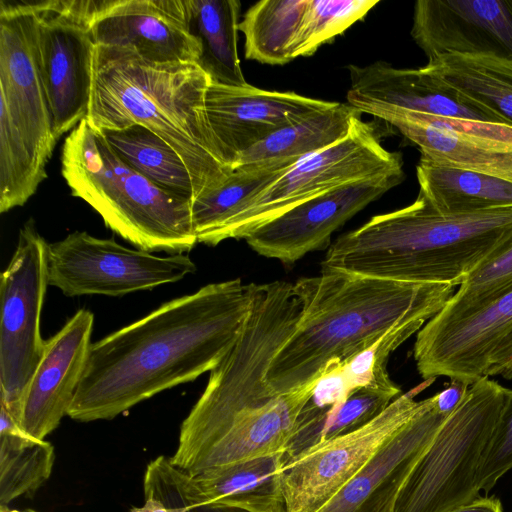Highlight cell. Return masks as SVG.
Listing matches in <instances>:
<instances>
[{"instance_id": "13", "label": "cell", "mask_w": 512, "mask_h": 512, "mask_svg": "<svg viewBox=\"0 0 512 512\" xmlns=\"http://www.w3.org/2000/svg\"><path fill=\"white\" fill-rule=\"evenodd\" d=\"M48 283L69 297H119L178 282L196 271L184 253L158 256L76 231L48 243Z\"/></svg>"}, {"instance_id": "38", "label": "cell", "mask_w": 512, "mask_h": 512, "mask_svg": "<svg viewBox=\"0 0 512 512\" xmlns=\"http://www.w3.org/2000/svg\"><path fill=\"white\" fill-rule=\"evenodd\" d=\"M486 376H501L505 379H512V330L495 348Z\"/></svg>"}, {"instance_id": "11", "label": "cell", "mask_w": 512, "mask_h": 512, "mask_svg": "<svg viewBox=\"0 0 512 512\" xmlns=\"http://www.w3.org/2000/svg\"><path fill=\"white\" fill-rule=\"evenodd\" d=\"M435 378L399 395L364 426L285 457L279 481L286 512H317L423 406L415 396Z\"/></svg>"}, {"instance_id": "1", "label": "cell", "mask_w": 512, "mask_h": 512, "mask_svg": "<svg viewBox=\"0 0 512 512\" xmlns=\"http://www.w3.org/2000/svg\"><path fill=\"white\" fill-rule=\"evenodd\" d=\"M300 304L293 284L252 283V302L230 351L180 426L173 466L191 477L238 463L285 454L312 397L313 382L276 394L268 368L293 333Z\"/></svg>"}, {"instance_id": "33", "label": "cell", "mask_w": 512, "mask_h": 512, "mask_svg": "<svg viewBox=\"0 0 512 512\" xmlns=\"http://www.w3.org/2000/svg\"><path fill=\"white\" fill-rule=\"evenodd\" d=\"M379 1L308 0L306 12L292 46V58L312 55L362 19Z\"/></svg>"}, {"instance_id": "41", "label": "cell", "mask_w": 512, "mask_h": 512, "mask_svg": "<svg viewBox=\"0 0 512 512\" xmlns=\"http://www.w3.org/2000/svg\"><path fill=\"white\" fill-rule=\"evenodd\" d=\"M130 512H170L160 501L154 498H145L141 507H134Z\"/></svg>"}, {"instance_id": "4", "label": "cell", "mask_w": 512, "mask_h": 512, "mask_svg": "<svg viewBox=\"0 0 512 512\" xmlns=\"http://www.w3.org/2000/svg\"><path fill=\"white\" fill-rule=\"evenodd\" d=\"M210 82L198 63H155L131 48L95 44L85 119L96 131L137 124L163 139L187 166L194 201L233 172L208 120Z\"/></svg>"}, {"instance_id": "10", "label": "cell", "mask_w": 512, "mask_h": 512, "mask_svg": "<svg viewBox=\"0 0 512 512\" xmlns=\"http://www.w3.org/2000/svg\"><path fill=\"white\" fill-rule=\"evenodd\" d=\"M47 254L48 243L29 219L0 277V406L18 424L24 394L45 347L40 321L49 286Z\"/></svg>"}, {"instance_id": "31", "label": "cell", "mask_w": 512, "mask_h": 512, "mask_svg": "<svg viewBox=\"0 0 512 512\" xmlns=\"http://www.w3.org/2000/svg\"><path fill=\"white\" fill-rule=\"evenodd\" d=\"M290 166L236 168L219 188L195 199L192 202V223L197 242L206 245L218 229Z\"/></svg>"}, {"instance_id": "24", "label": "cell", "mask_w": 512, "mask_h": 512, "mask_svg": "<svg viewBox=\"0 0 512 512\" xmlns=\"http://www.w3.org/2000/svg\"><path fill=\"white\" fill-rule=\"evenodd\" d=\"M421 196L441 214H470L512 208V182L420 157L416 167Z\"/></svg>"}, {"instance_id": "42", "label": "cell", "mask_w": 512, "mask_h": 512, "mask_svg": "<svg viewBox=\"0 0 512 512\" xmlns=\"http://www.w3.org/2000/svg\"><path fill=\"white\" fill-rule=\"evenodd\" d=\"M272 512H286L284 502L277 506Z\"/></svg>"}, {"instance_id": "26", "label": "cell", "mask_w": 512, "mask_h": 512, "mask_svg": "<svg viewBox=\"0 0 512 512\" xmlns=\"http://www.w3.org/2000/svg\"><path fill=\"white\" fill-rule=\"evenodd\" d=\"M193 33L201 40L198 64L212 82L230 86L247 84L238 56V0H189Z\"/></svg>"}, {"instance_id": "25", "label": "cell", "mask_w": 512, "mask_h": 512, "mask_svg": "<svg viewBox=\"0 0 512 512\" xmlns=\"http://www.w3.org/2000/svg\"><path fill=\"white\" fill-rule=\"evenodd\" d=\"M284 453L238 463L194 477L189 484L203 501L218 502L248 510L272 512L283 503L279 475Z\"/></svg>"}, {"instance_id": "15", "label": "cell", "mask_w": 512, "mask_h": 512, "mask_svg": "<svg viewBox=\"0 0 512 512\" xmlns=\"http://www.w3.org/2000/svg\"><path fill=\"white\" fill-rule=\"evenodd\" d=\"M404 178L399 170L334 188L257 226L244 239L262 256L295 263L328 247L338 228Z\"/></svg>"}, {"instance_id": "32", "label": "cell", "mask_w": 512, "mask_h": 512, "mask_svg": "<svg viewBox=\"0 0 512 512\" xmlns=\"http://www.w3.org/2000/svg\"><path fill=\"white\" fill-rule=\"evenodd\" d=\"M400 393L397 385H369L355 390L345 401L322 411L309 425L301 428L292 439L285 457L364 426L382 413Z\"/></svg>"}, {"instance_id": "23", "label": "cell", "mask_w": 512, "mask_h": 512, "mask_svg": "<svg viewBox=\"0 0 512 512\" xmlns=\"http://www.w3.org/2000/svg\"><path fill=\"white\" fill-rule=\"evenodd\" d=\"M361 114L348 103L333 102L330 107L275 131L244 151L237 158L233 170L293 165L346 137Z\"/></svg>"}, {"instance_id": "16", "label": "cell", "mask_w": 512, "mask_h": 512, "mask_svg": "<svg viewBox=\"0 0 512 512\" xmlns=\"http://www.w3.org/2000/svg\"><path fill=\"white\" fill-rule=\"evenodd\" d=\"M96 45L131 48L155 63H198L189 0H104L92 23Z\"/></svg>"}, {"instance_id": "7", "label": "cell", "mask_w": 512, "mask_h": 512, "mask_svg": "<svg viewBox=\"0 0 512 512\" xmlns=\"http://www.w3.org/2000/svg\"><path fill=\"white\" fill-rule=\"evenodd\" d=\"M31 1H0V212L47 178L57 137L40 73Z\"/></svg>"}, {"instance_id": "21", "label": "cell", "mask_w": 512, "mask_h": 512, "mask_svg": "<svg viewBox=\"0 0 512 512\" xmlns=\"http://www.w3.org/2000/svg\"><path fill=\"white\" fill-rule=\"evenodd\" d=\"M348 70L351 84L347 102L357 110L367 105H387L434 116L509 125L423 67L403 69L375 61L365 66L349 65Z\"/></svg>"}, {"instance_id": "39", "label": "cell", "mask_w": 512, "mask_h": 512, "mask_svg": "<svg viewBox=\"0 0 512 512\" xmlns=\"http://www.w3.org/2000/svg\"><path fill=\"white\" fill-rule=\"evenodd\" d=\"M470 385L462 380L450 379L446 387L435 394L438 410L445 415H450L460 404Z\"/></svg>"}, {"instance_id": "5", "label": "cell", "mask_w": 512, "mask_h": 512, "mask_svg": "<svg viewBox=\"0 0 512 512\" xmlns=\"http://www.w3.org/2000/svg\"><path fill=\"white\" fill-rule=\"evenodd\" d=\"M512 233V208L441 214L421 196L340 236L322 268L416 284L460 286Z\"/></svg>"}, {"instance_id": "30", "label": "cell", "mask_w": 512, "mask_h": 512, "mask_svg": "<svg viewBox=\"0 0 512 512\" xmlns=\"http://www.w3.org/2000/svg\"><path fill=\"white\" fill-rule=\"evenodd\" d=\"M132 168L159 187L175 194L195 197L187 166L163 139L142 125L98 131Z\"/></svg>"}, {"instance_id": "14", "label": "cell", "mask_w": 512, "mask_h": 512, "mask_svg": "<svg viewBox=\"0 0 512 512\" xmlns=\"http://www.w3.org/2000/svg\"><path fill=\"white\" fill-rule=\"evenodd\" d=\"M511 330L512 287L460 314H436L416 335L417 371L424 380L444 376L472 384L487 377L495 348Z\"/></svg>"}, {"instance_id": "40", "label": "cell", "mask_w": 512, "mask_h": 512, "mask_svg": "<svg viewBox=\"0 0 512 512\" xmlns=\"http://www.w3.org/2000/svg\"><path fill=\"white\" fill-rule=\"evenodd\" d=\"M450 512H503V507L500 499L495 496H479L469 504L462 505Z\"/></svg>"}, {"instance_id": "18", "label": "cell", "mask_w": 512, "mask_h": 512, "mask_svg": "<svg viewBox=\"0 0 512 512\" xmlns=\"http://www.w3.org/2000/svg\"><path fill=\"white\" fill-rule=\"evenodd\" d=\"M449 415L435 395L317 512L393 511L401 488Z\"/></svg>"}, {"instance_id": "43", "label": "cell", "mask_w": 512, "mask_h": 512, "mask_svg": "<svg viewBox=\"0 0 512 512\" xmlns=\"http://www.w3.org/2000/svg\"><path fill=\"white\" fill-rule=\"evenodd\" d=\"M386 512H393V511H386Z\"/></svg>"}, {"instance_id": "22", "label": "cell", "mask_w": 512, "mask_h": 512, "mask_svg": "<svg viewBox=\"0 0 512 512\" xmlns=\"http://www.w3.org/2000/svg\"><path fill=\"white\" fill-rule=\"evenodd\" d=\"M359 111L395 127L419 148L421 158L512 182V145L465 133L441 116L387 105H367Z\"/></svg>"}, {"instance_id": "29", "label": "cell", "mask_w": 512, "mask_h": 512, "mask_svg": "<svg viewBox=\"0 0 512 512\" xmlns=\"http://www.w3.org/2000/svg\"><path fill=\"white\" fill-rule=\"evenodd\" d=\"M307 4L308 0H262L250 6L238 25L245 37V58L269 65L292 61Z\"/></svg>"}, {"instance_id": "12", "label": "cell", "mask_w": 512, "mask_h": 512, "mask_svg": "<svg viewBox=\"0 0 512 512\" xmlns=\"http://www.w3.org/2000/svg\"><path fill=\"white\" fill-rule=\"evenodd\" d=\"M103 2H31L38 63L57 139L86 117L95 50L92 23Z\"/></svg>"}, {"instance_id": "3", "label": "cell", "mask_w": 512, "mask_h": 512, "mask_svg": "<svg viewBox=\"0 0 512 512\" xmlns=\"http://www.w3.org/2000/svg\"><path fill=\"white\" fill-rule=\"evenodd\" d=\"M293 293L300 304L299 319L266 375L276 394L316 382L330 364L343 365L395 326L427 323L451 299L455 287L322 268L317 276L299 278Z\"/></svg>"}, {"instance_id": "8", "label": "cell", "mask_w": 512, "mask_h": 512, "mask_svg": "<svg viewBox=\"0 0 512 512\" xmlns=\"http://www.w3.org/2000/svg\"><path fill=\"white\" fill-rule=\"evenodd\" d=\"M506 387L482 377L445 419L416 463L393 512H450L479 497L482 454L500 416Z\"/></svg>"}, {"instance_id": "28", "label": "cell", "mask_w": 512, "mask_h": 512, "mask_svg": "<svg viewBox=\"0 0 512 512\" xmlns=\"http://www.w3.org/2000/svg\"><path fill=\"white\" fill-rule=\"evenodd\" d=\"M512 126V60L491 55L443 54L423 67Z\"/></svg>"}, {"instance_id": "34", "label": "cell", "mask_w": 512, "mask_h": 512, "mask_svg": "<svg viewBox=\"0 0 512 512\" xmlns=\"http://www.w3.org/2000/svg\"><path fill=\"white\" fill-rule=\"evenodd\" d=\"M512 287V233L465 279L440 312L454 316L473 309Z\"/></svg>"}, {"instance_id": "9", "label": "cell", "mask_w": 512, "mask_h": 512, "mask_svg": "<svg viewBox=\"0 0 512 512\" xmlns=\"http://www.w3.org/2000/svg\"><path fill=\"white\" fill-rule=\"evenodd\" d=\"M403 170L398 152L385 149L372 123L358 117L349 134L291 165L218 229L206 245L244 239L257 226L334 188Z\"/></svg>"}, {"instance_id": "19", "label": "cell", "mask_w": 512, "mask_h": 512, "mask_svg": "<svg viewBox=\"0 0 512 512\" xmlns=\"http://www.w3.org/2000/svg\"><path fill=\"white\" fill-rule=\"evenodd\" d=\"M93 326V313L81 308L45 341L22 403L19 425L29 435L45 439L68 415L86 368Z\"/></svg>"}, {"instance_id": "27", "label": "cell", "mask_w": 512, "mask_h": 512, "mask_svg": "<svg viewBox=\"0 0 512 512\" xmlns=\"http://www.w3.org/2000/svg\"><path fill=\"white\" fill-rule=\"evenodd\" d=\"M53 445L26 433L0 406V506L31 497L49 479Z\"/></svg>"}, {"instance_id": "36", "label": "cell", "mask_w": 512, "mask_h": 512, "mask_svg": "<svg viewBox=\"0 0 512 512\" xmlns=\"http://www.w3.org/2000/svg\"><path fill=\"white\" fill-rule=\"evenodd\" d=\"M510 469H512V389L507 388L497 424L482 454L477 474L480 491L487 494Z\"/></svg>"}, {"instance_id": "37", "label": "cell", "mask_w": 512, "mask_h": 512, "mask_svg": "<svg viewBox=\"0 0 512 512\" xmlns=\"http://www.w3.org/2000/svg\"><path fill=\"white\" fill-rule=\"evenodd\" d=\"M352 392L354 391L342 365H330L317 379L310 403L320 410H328L332 406L345 401Z\"/></svg>"}, {"instance_id": "2", "label": "cell", "mask_w": 512, "mask_h": 512, "mask_svg": "<svg viewBox=\"0 0 512 512\" xmlns=\"http://www.w3.org/2000/svg\"><path fill=\"white\" fill-rule=\"evenodd\" d=\"M252 302L240 278L207 284L92 343L68 416L111 420L215 368L239 337Z\"/></svg>"}, {"instance_id": "20", "label": "cell", "mask_w": 512, "mask_h": 512, "mask_svg": "<svg viewBox=\"0 0 512 512\" xmlns=\"http://www.w3.org/2000/svg\"><path fill=\"white\" fill-rule=\"evenodd\" d=\"M332 104L295 92L263 90L248 83L230 86L211 81L206 93L209 123L232 168L244 151L275 131Z\"/></svg>"}, {"instance_id": "6", "label": "cell", "mask_w": 512, "mask_h": 512, "mask_svg": "<svg viewBox=\"0 0 512 512\" xmlns=\"http://www.w3.org/2000/svg\"><path fill=\"white\" fill-rule=\"evenodd\" d=\"M61 173L72 196L138 249L178 254L198 242L192 200L167 191L128 165L84 118L65 138Z\"/></svg>"}, {"instance_id": "17", "label": "cell", "mask_w": 512, "mask_h": 512, "mask_svg": "<svg viewBox=\"0 0 512 512\" xmlns=\"http://www.w3.org/2000/svg\"><path fill=\"white\" fill-rule=\"evenodd\" d=\"M411 36L428 60L443 54L512 60V0H418Z\"/></svg>"}, {"instance_id": "35", "label": "cell", "mask_w": 512, "mask_h": 512, "mask_svg": "<svg viewBox=\"0 0 512 512\" xmlns=\"http://www.w3.org/2000/svg\"><path fill=\"white\" fill-rule=\"evenodd\" d=\"M143 488L145 498L157 499L170 512H249L199 499L190 487L188 474L173 466L165 456H158L147 465Z\"/></svg>"}]
</instances>
